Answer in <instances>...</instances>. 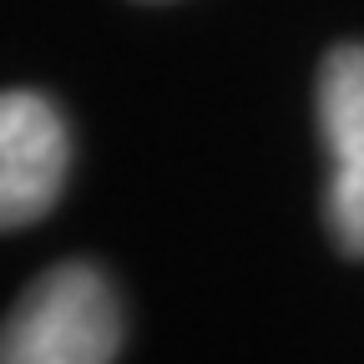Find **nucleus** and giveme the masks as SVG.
<instances>
[{
  "instance_id": "nucleus-3",
  "label": "nucleus",
  "mask_w": 364,
  "mask_h": 364,
  "mask_svg": "<svg viewBox=\"0 0 364 364\" xmlns=\"http://www.w3.org/2000/svg\"><path fill=\"white\" fill-rule=\"evenodd\" d=\"M66 122L41 91L0 97V223L26 228L51 213L66 182Z\"/></svg>"
},
{
  "instance_id": "nucleus-2",
  "label": "nucleus",
  "mask_w": 364,
  "mask_h": 364,
  "mask_svg": "<svg viewBox=\"0 0 364 364\" xmlns=\"http://www.w3.org/2000/svg\"><path fill=\"white\" fill-rule=\"evenodd\" d=\"M318 136L329 152L324 218L334 248L364 258V46H334L318 66Z\"/></svg>"
},
{
  "instance_id": "nucleus-1",
  "label": "nucleus",
  "mask_w": 364,
  "mask_h": 364,
  "mask_svg": "<svg viewBox=\"0 0 364 364\" xmlns=\"http://www.w3.org/2000/svg\"><path fill=\"white\" fill-rule=\"evenodd\" d=\"M122 349L117 294L91 263H61L21 294L0 364H112Z\"/></svg>"
}]
</instances>
